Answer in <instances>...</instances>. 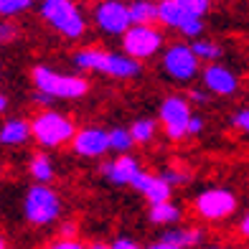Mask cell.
Instances as JSON below:
<instances>
[{
	"label": "cell",
	"mask_w": 249,
	"mask_h": 249,
	"mask_svg": "<svg viewBox=\"0 0 249 249\" xmlns=\"http://www.w3.org/2000/svg\"><path fill=\"white\" fill-rule=\"evenodd\" d=\"M163 33L155 26H132L122 36V51L135 61H148L163 51Z\"/></svg>",
	"instance_id": "30bf717a"
},
{
	"label": "cell",
	"mask_w": 249,
	"mask_h": 249,
	"mask_svg": "<svg viewBox=\"0 0 249 249\" xmlns=\"http://www.w3.org/2000/svg\"><path fill=\"white\" fill-rule=\"evenodd\" d=\"M94 26L105 33V36H124L132 28L130 20V5L122 0H99L94 5Z\"/></svg>",
	"instance_id": "8fae6325"
},
{
	"label": "cell",
	"mask_w": 249,
	"mask_h": 249,
	"mask_svg": "<svg viewBox=\"0 0 249 249\" xmlns=\"http://www.w3.org/2000/svg\"><path fill=\"white\" fill-rule=\"evenodd\" d=\"M31 132L41 150H56L61 145H71L76 135V124L69 115L56 109H38L31 117Z\"/></svg>",
	"instance_id": "7a4b0ae2"
},
{
	"label": "cell",
	"mask_w": 249,
	"mask_h": 249,
	"mask_svg": "<svg viewBox=\"0 0 249 249\" xmlns=\"http://www.w3.org/2000/svg\"><path fill=\"white\" fill-rule=\"evenodd\" d=\"M231 124L239 132L249 135V107H242V109H236L234 115H231Z\"/></svg>",
	"instance_id": "83f0119b"
},
{
	"label": "cell",
	"mask_w": 249,
	"mask_h": 249,
	"mask_svg": "<svg viewBox=\"0 0 249 249\" xmlns=\"http://www.w3.org/2000/svg\"><path fill=\"white\" fill-rule=\"evenodd\" d=\"M236 234H239L242 239H249V211L239 219V224H236Z\"/></svg>",
	"instance_id": "e575fe53"
},
{
	"label": "cell",
	"mask_w": 249,
	"mask_h": 249,
	"mask_svg": "<svg viewBox=\"0 0 249 249\" xmlns=\"http://www.w3.org/2000/svg\"><path fill=\"white\" fill-rule=\"evenodd\" d=\"M160 69L165 76H171L173 82H180V84H188L201 74V61L198 56L194 53L191 43H171L165 46V51L160 53Z\"/></svg>",
	"instance_id": "ba28073f"
},
{
	"label": "cell",
	"mask_w": 249,
	"mask_h": 249,
	"mask_svg": "<svg viewBox=\"0 0 249 249\" xmlns=\"http://www.w3.org/2000/svg\"><path fill=\"white\" fill-rule=\"evenodd\" d=\"M53 97L51 94H43V92H33V105H41L43 109H51V105H53Z\"/></svg>",
	"instance_id": "836d02e7"
},
{
	"label": "cell",
	"mask_w": 249,
	"mask_h": 249,
	"mask_svg": "<svg viewBox=\"0 0 249 249\" xmlns=\"http://www.w3.org/2000/svg\"><path fill=\"white\" fill-rule=\"evenodd\" d=\"M5 109H8V97H5V94H0V115H3Z\"/></svg>",
	"instance_id": "74e56055"
},
{
	"label": "cell",
	"mask_w": 249,
	"mask_h": 249,
	"mask_svg": "<svg viewBox=\"0 0 249 249\" xmlns=\"http://www.w3.org/2000/svg\"><path fill=\"white\" fill-rule=\"evenodd\" d=\"M33 138L31 132V120L23 117H10L0 124V145L5 148H18V145H26Z\"/></svg>",
	"instance_id": "e0dca14e"
},
{
	"label": "cell",
	"mask_w": 249,
	"mask_h": 249,
	"mask_svg": "<svg viewBox=\"0 0 249 249\" xmlns=\"http://www.w3.org/2000/svg\"><path fill=\"white\" fill-rule=\"evenodd\" d=\"M203 127H206L203 117H201V115H194V117H191V122H188V138H196V135H201Z\"/></svg>",
	"instance_id": "d6a6232c"
},
{
	"label": "cell",
	"mask_w": 249,
	"mask_h": 249,
	"mask_svg": "<svg viewBox=\"0 0 249 249\" xmlns=\"http://www.w3.org/2000/svg\"><path fill=\"white\" fill-rule=\"evenodd\" d=\"M64 203L61 196L51 186L36 183L26 191L23 196V219L31 226H51L61 219Z\"/></svg>",
	"instance_id": "5b68a950"
},
{
	"label": "cell",
	"mask_w": 249,
	"mask_h": 249,
	"mask_svg": "<svg viewBox=\"0 0 249 249\" xmlns=\"http://www.w3.org/2000/svg\"><path fill=\"white\" fill-rule=\"evenodd\" d=\"M87 249H112V247L105 242H92V244H87Z\"/></svg>",
	"instance_id": "8d00e7d4"
},
{
	"label": "cell",
	"mask_w": 249,
	"mask_h": 249,
	"mask_svg": "<svg viewBox=\"0 0 249 249\" xmlns=\"http://www.w3.org/2000/svg\"><path fill=\"white\" fill-rule=\"evenodd\" d=\"M0 249H8V244H5V239L0 236Z\"/></svg>",
	"instance_id": "ab89813d"
},
{
	"label": "cell",
	"mask_w": 249,
	"mask_h": 249,
	"mask_svg": "<svg viewBox=\"0 0 249 249\" xmlns=\"http://www.w3.org/2000/svg\"><path fill=\"white\" fill-rule=\"evenodd\" d=\"M76 234H79L76 221H61V226H59V236H64V239H76Z\"/></svg>",
	"instance_id": "1f68e13d"
},
{
	"label": "cell",
	"mask_w": 249,
	"mask_h": 249,
	"mask_svg": "<svg viewBox=\"0 0 249 249\" xmlns=\"http://www.w3.org/2000/svg\"><path fill=\"white\" fill-rule=\"evenodd\" d=\"M71 148L82 158H102L107 150H112L109 148V130H102V127L76 130L74 140H71Z\"/></svg>",
	"instance_id": "4fadbf2b"
},
{
	"label": "cell",
	"mask_w": 249,
	"mask_h": 249,
	"mask_svg": "<svg viewBox=\"0 0 249 249\" xmlns=\"http://www.w3.org/2000/svg\"><path fill=\"white\" fill-rule=\"evenodd\" d=\"M130 20L132 26H153L158 23V0H130Z\"/></svg>",
	"instance_id": "ffe728a7"
},
{
	"label": "cell",
	"mask_w": 249,
	"mask_h": 249,
	"mask_svg": "<svg viewBox=\"0 0 249 249\" xmlns=\"http://www.w3.org/2000/svg\"><path fill=\"white\" fill-rule=\"evenodd\" d=\"M209 97H211L209 89H191V92H188V102H191V105H206Z\"/></svg>",
	"instance_id": "4dcf8cb0"
},
{
	"label": "cell",
	"mask_w": 249,
	"mask_h": 249,
	"mask_svg": "<svg viewBox=\"0 0 249 249\" xmlns=\"http://www.w3.org/2000/svg\"><path fill=\"white\" fill-rule=\"evenodd\" d=\"M130 135H132V142L135 145H148L153 142L155 138V130H158V122L150 120V117H138V120H132L130 124Z\"/></svg>",
	"instance_id": "7402d4cb"
},
{
	"label": "cell",
	"mask_w": 249,
	"mask_h": 249,
	"mask_svg": "<svg viewBox=\"0 0 249 249\" xmlns=\"http://www.w3.org/2000/svg\"><path fill=\"white\" fill-rule=\"evenodd\" d=\"M28 173L31 178L36 180V183H43V186H49L53 176H56V168H53V160H51V155L49 153H33L31 155V160H28Z\"/></svg>",
	"instance_id": "d6986e66"
},
{
	"label": "cell",
	"mask_w": 249,
	"mask_h": 249,
	"mask_svg": "<svg viewBox=\"0 0 249 249\" xmlns=\"http://www.w3.org/2000/svg\"><path fill=\"white\" fill-rule=\"evenodd\" d=\"M183 3L191 8V10H194V13L196 16H206L209 13V10H211V3H213V0H183Z\"/></svg>",
	"instance_id": "f1b7e54d"
},
{
	"label": "cell",
	"mask_w": 249,
	"mask_h": 249,
	"mask_svg": "<svg viewBox=\"0 0 249 249\" xmlns=\"http://www.w3.org/2000/svg\"><path fill=\"white\" fill-rule=\"evenodd\" d=\"M138 194L148 198V203H163V201H173V186L160 176V173H150V171H140L138 178L132 180V186Z\"/></svg>",
	"instance_id": "9a60e30c"
},
{
	"label": "cell",
	"mask_w": 249,
	"mask_h": 249,
	"mask_svg": "<svg viewBox=\"0 0 249 249\" xmlns=\"http://www.w3.org/2000/svg\"><path fill=\"white\" fill-rule=\"evenodd\" d=\"M158 239L180 249H196V247H203V242H206V231L201 226H171V229H163Z\"/></svg>",
	"instance_id": "2e32d148"
},
{
	"label": "cell",
	"mask_w": 249,
	"mask_h": 249,
	"mask_svg": "<svg viewBox=\"0 0 249 249\" xmlns=\"http://www.w3.org/2000/svg\"><path fill=\"white\" fill-rule=\"evenodd\" d=\"M71 61L76 69L82 71H94V74H105V76H112V79H138L142 66L140 61H135L132 56L127 53H120V51H105V49H94V46H87V49H79Z\"/></svg>",
	"instance_id": "6da1fadb"
},
{
	"label": "cell",
	"mask_w": 249,
	"mask_h": 249,
	"mask_svg": "<svg viewBox=\"0 0 249 249\" xmlns=\"http://www.w3.org/2000/svg\"><path fill=\"white\" fill-rule=\"evenodd\" d=\"M109 247L112 249H145V247H140L138 242H135L132 236H117L115 242H109Z\"/></svg>",
	"instance_id": "f546056e"
},
{
	"label": "cell",
	"mask_w": 249,
	"mask_h": 249,
	"mask_svg": "<svg viewBox=\"0 0 249 249\" xmlns=\"http://www.w3.org/2000/svg\"><path fill=\"white\" fill-rule=\"evenodd\" d=\"M31 82L36 92L51 94L53 99H82L89 92V82L79 74H61L46 64H38L31 69Z\"/></svg>",
	"instance_id": "3957f363"
},
{
	"label": "cell",
	"mask_w": 249,
	"mask_h": 249,
	"mask_svg": "<svg viewBox=\"0 0 249 249\" xmlns=\"http://www.w3.org/2000/svg\"><path fill=\"white\" fill-rule=\"evenodd\" d=\"M16 38H18V26L0 18V46H8V43H13Z\"/></svg>",
	"instance_id": "484cf974"
},
{
	"label": "cell",
	"mask_w": 249,
	"mask_h": 249,
	"mask_svg": "<svg viewBox=\"0 0 249 249\" xmlns=\"http://www.w3.org/2000/svg\"><path fill=\"white\" fill-rule=\"evenodd\" d=\"M242 249H249V247H242Z\"/></svg>",
	"instance_id": "60d3db41"
},
{
	"label": "cell",
	"mask_w": 249,
	"mask_h": 249,
	"mask_svg": "<svg viewBox=\"0 0 249 249\" xmlns=\"http://www.w3.org/2000/svg\"><path fill=\"white\" fill-rule=\"evenodd\" d=\"M201 82H203V89H209L216 97H234L242 87L236 71L224 64H206V69L201 71Z\"/></svg>",
	"instance_id": "7c38bea8"
},
{
	"label": "cell",
	"mask_w": 249,
	"mask_h": 249,
	"mask_svg": "<svg viewBox=\"0 0 249 249\" xmlns=\"http://www.w3.org/2000/svg\"><path fill=\"white\" fill-rule=\"evenodd\" d=\"M160 176H163V178H165L173 188H176V186H186L188 180H191V173L186 171V168H178V165H168Z\"/></svg>",
	"instance_id": "d4e9b609"
},
{
	"label": "cell",
	"mask_w": 249,
	"mask_h": 249,
	"mask_svg": "<svg viewBox=\"0 0 249 249\" xmlns=\"http://www.w3.org/2000/svg\"><path fill=\"white\" fill-rule=\"evenodd\" d=\"M148 219L150 224L155 226H165V229H171L180 221V206L173 201H163V203H150L148 209Z\"/></svg>",
	"instance_id": "ac0fdd59"
},
{
	"label": "cell",
	"mask_w": 249,
	"mask_h": 249,
	"mask_svg": "<svg viewBox=\"0 0 249 249\" xmlns=\"http://www.w3.org/2000/svg\"><path fill=\"white\" fill-rule=\"evenodd\" d=\"M158 23L178 31L183 38L196 41L203 33V18L196 16L183 0H158Z\"/></svg>",
	"instance_id": "52a82bcc"
},
{
	"label": "cell",
	"mask_w": 249,
	"mask_h": 249,
	"mask_svg": "<svg viewBox=\"0 0 249 249\" xmlns=\"http://www.w3.org/2000/svg\"><path fill=\"white\" fill-rule=\"evenodd\" d=\"M33 0H0V18L8 20L13 16H20L26 13V10H31Z\"/></svg>",
	"instance_id": "cb8c5ba5"
},
{
	"label": "cell",
	"mask_w": 249,
	"mask_h": 249,
	"mask_svg": "<svg viewBox=\"0 0 249 249\" xmlns=\"http://www.w3.org/2000/svg\"><path fill=\"white\" fill-rule=\"evenodd\" d=\"M201 249H224L221 244H206V247H201Z\"/></svg>",
	"instance_id": "f35d334b"
},
{
	"label": "cell",
	"mask_w": 249,
	"mask_h": 249,
	"mask_svg": "<svg viewBox=\"0 0 249 249\" xmlns=\"http://www.w3.org/2000/svg\"><path fill=\"white\" fill-rule=\"evenodd\" d=\"M145 249H180V247H173V244H168V242H163V239H155L153 244H148Z\"/></svg>",
	"instance_id": "d590c367"
},
{
	"label": "cell",
	"mask_w": 249,
	"mask_h": 249,
	"mask_svg": "<svg viewBox=\"0 0 249 249\" xmlns=\"http://www.w3.org/2000/svg\"><path fill=\"white\" fill-rule=\"evenodd\" d=\"M194 117L191 112L188 97L180 94H168L163 97L160 107H158V124L165 130L168 140H183L188 138V122Z\"/></svg>",
	"instance_id": "9c48e42d"
},
{
	"label": "cell",
	"mask_w": 249,
	"mask_h": 249,
	"mask_svg": "<svg viewBox=\"0 0 249 249\" xmlns=\"http://www.w3.org/2000/svg\"><path fill=\"white\" fill-rule=\"evenodd\" d=\"M132 145H135V142H132L130 130H124V127H112V130H109V148L115 150L117 155L130 153Z\"/></svg>",
	"instance_id": "603a6c76"
},
{
	"label": "cell",
	"mask_w": 249,
	"mask_h": 249,
	"mask_svg": "<svg viewBox=\"0 0 249 249\" xmlns=\"http://www.w3.org/2000/svg\"><path fill=\"white\" fill-rule=\"evenodd\" d=\"M38 16L59 33V36L76 41L84 36L87 31V20L82 16V10L76 8L74 0H41L38 5Z\"/></svg>",
	"instance_id": "277c9868"
},
{
	"label": "cell",
	"mask_w": 249,
	"mask_h": 249,
	"mask_svg": "<svg viewBox=\"0 0 249 249\" xmlns=\"http://www.w3.org/2000/svg\"><path fill=\"white\" fill-rule=\"evenodd\" d=\"M191 49H194V53L198 56L201 64H216L224 56L221 43L213 38H196V41H191Z\"/></svg>",
	"instance_id": "44dd1931"
},
{
	"label": "cell",
	"mask_w": 249,
	"mask_h": 249,
	"mask_svg": "<svg viewBox=\"0 0 249 249\" xmlns=\"http://www.w3.org/2000/svg\"><path fill=\"white\" fill-rule=\"evenodd\" d=\"M236 209H239V198L231 188H224V186H213L206 188L194 198V211L201 221H209V224H219L231 219Z\"/></svg>",
	"instance_id": "8992f818"
},
{
	"label": "cell",
	"mask_w": 249,
	"mask_h": 249,
	"mask_svg": "<svg viewBox=\"0 0 249 249\" xmlns=\"http://www.w3.org/2000/svg\"><path fill=\"white\" fill-rule=\"evenodd\" d=\"M142 171V165L138 158H132L130 153L117 155L115 160H107L105 165L99 168V173L105 176L112 186H132V180L138 178V173Z\"/></svg>",
	"instance_id": "5bb4252c"
},
{
	"label": "cell",
	"mask_w": 249,
	"mask_h": 249,
	"mask_svg": "<svg viewBox=\"0 0 249 249\" xmlns=\"http://www.w3.org/2000/svg\"><path fill=\"white\" fill-rule=\"evenodd\" d=\"M43 249H87V244L79 242V239H64V236H56V239H51Z\"/></svg>",
	"instance_id": "4316f807"
}]
</instances>
